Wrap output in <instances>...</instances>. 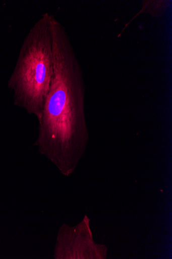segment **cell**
<instances>
[{"label":"cell","instance_id":"obj_2","mask_svg":"<svg viewBox=\"0 0 172 259\" xmlns=\"http://www.w3.org/2000/svg\"><path fill=\"white\" fill-rule=\"evenodd\" d=\"M51 14L45 13L24 38L8 87L14 105L34 115L38 122L53 74Z\"/></svg>","mask_w":172,"mask_h":259},{"label":"cell","instance_id":"obj_1","mask_svg":"<svg viewBox=\"0 0 172 259\" xmlns=\"http://www.w3.org/2000/svg\"><path fill=\"white\" fill-rule=\"evenodd\" d=\"M53 74L35 145L65 174L75 169L89 140L83 73L65 29L52 32Z\"/></svg>","mask_w":172,"mask_h":259}]
</instances>
